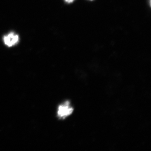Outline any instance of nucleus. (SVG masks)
I'll return each mask as SVG.
<instances>
[{
  "instance_id": "1",
  "label": "nucleus",
  "mask_w": 151,
  "mask_h": 151,
  "mask_svg": "<svg viewBox=\"0 0 151 151\" xmlns=\"http://www.w3.org/2000/svg\"><path fill=\"white\" fill-rule=\"evenodd\" d=\"M73 111L70 102L68 101H65L58 107L57 116L60 119H64L72 114Z\"/></svg>"
},
{
  "instance_id": "2",
  "label": "nucleus",
  "mask_w": 151,
  "mask_h": 151,
  "mask_svg": "<svg viewBox=\"0 0 151 151\" xmlns=\"http://www.w3.org/2000/svg\"><path fill=\"white\" fill-rule=\"evenodd\" d=\"M19 39L18 35L13 32H11L4 37L5 44L9 47L16 45L19 42Z\"/></svg>"
},
{
  "instance_id": "3",
  "label": "nucleus",
  "mask_w": 151,
  "mask_h": 151,
  "mask_svg": "<svg viewBox=\"0 0 151 151\" xmlns=\"http://www.w3.org/2000/svg\"><path fill=\"white\" fill-rule=\"evenodd\" d=\"M65 1L68 3H71L73 2L74 0H65Z\"/></svg>"
}]
</instances>
